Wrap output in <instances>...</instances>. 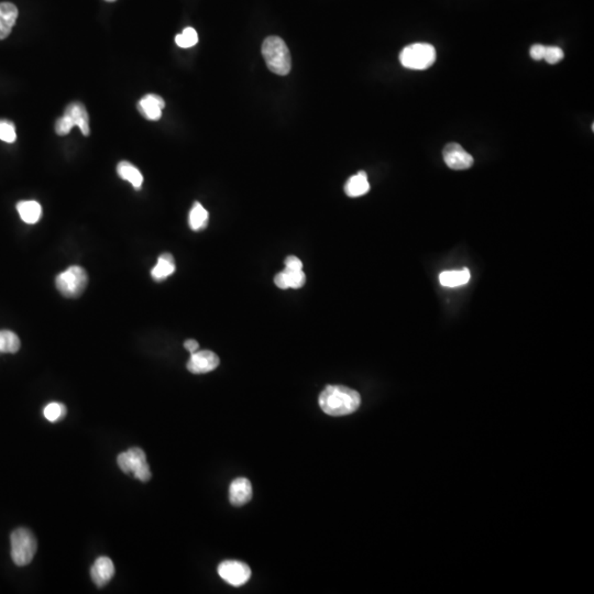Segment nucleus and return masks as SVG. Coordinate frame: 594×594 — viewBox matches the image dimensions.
<instances>
[{"label": "nucleus", "instance_id": "nucleus-24", "mask_svg": "<svg viewBox=\"0 0 594 594\" xmlns=\"http://www.w3.org/2000/svg\"><path fill=\"white\" fill-rule=\"evenodd\" d=\"M285 279H287V287L292 289H300L306 282V275L303 270H289L285 269L283 271Z\"/></svg>", "mask_w": 594, "mask_h": 594}, {"label": "nucleus", "instance_id": "nucleus-30", "mask_svg": "<svg viewBox=\"0 0 594 594\" xmlns=\"http://www.w3.org/2000/svg\"><path fill=\"white\" fill-rule=\"evenodd\" d=\"M274 283H275L276 287H279V289H289V287H287V279H285L283 271L280 272V273L276 274L275 278H274Z\"/></svg>", "mask_w": 594, "mask_h": 594}, {"label": "nucleus", "instance_id": "nucleus-4", "mask_svg": "<svg viewBox=\"0 0 594 594\" xmlns=\"http://www.w3.org/2000/svg\"><path fill=\"white\" fill-rule=\"evenodd\" d=\"M400 61L406 69H427L436 61V50L428 43H414L402 50Z\"/></svg>", "mask_w": 594, "mask_h": 594}, {"label": "nucleus", "instance_id": "nucleus-13", "mask_svg": "<svg viewBox=\"0 0 594 594\" xmlns=\"http://www.w3.org/2000/svg\"><path fill=\"white\" fill-rule=\"evenodd\" d=\"M131 461V473L138 480L148 482L151 479V470L146 462L144 451L140 448H131L127 451Z\"/></svg>", "mask_w": 594, "mask_h": 594}, {"label": "nucleus", "instance_id": "nucleus-18", "mask_svg": "<svg viewBox=\"0 0 594 594\" xmlns=\"http://www.w3.org/2000/svg\"><path fill=\"white\" fill-rule=\"evenodd\" d=\"M470 276L471 275L468 269H462L460 271H443L439 274V282L443 287L454 289L467 284L470 281Z\"/></svg>", "mask_w": 594, "mask_h": 594}, {"label": "nucleus", "instance_id": "nucleus-15", "mask_svg": "<svg viewBox=\"0 0 594 594\" xmlns=\"http://www.w3.org/2000/svg\"><path fill=\"white\" fill-rule=\"evenodd\" d=\"M370 191L369 180L366 172L361 171L356 176H351L345 185V192L349 197H360Z\"/></svg>", "mask_w": 594, "mask_h": 594}, {"label": "nucleus", "instance_id": "nucleus-20", "mask_svg": "<svg viewBox=\"0 0 594 594\" xmlns=\"http://www.w3.org/2000/svg\"><path fill=\"white\" fill-rule=\"evenodd\" d=\"M208 219H210V215L207 210L203 207L201 203H195L189 216V223L192 230L201 231L206 228Z\"/></svg>", "mask_w": 594, "mask_h": 594}, {"label": "nucleus", "instance_id": "nucleus-1", "mask_svg": "<svg viewBox=\"0 0 594 594\" xmlns=\"http://www.w3.org/2000/svg\"><path fill=\"white\" fill-rule=\"evenodd\" d=\"M319 406L330 416L353 414L360 407L361 396L357 391L342 385H328L319 396Z\"/></svg>", "mask_w": 594, "mask_h": 594}, {"label": "nucleus", "instance_id": "nucleus-32", "mask_svg": "<svg viewBox=\"0 0 594 594\" xmlns=\"http://www.w3.org/2000/svg\"><path fill=\"white\" fill-rule=\"evenodd\" d=\"M106 1H109V3H112V1H116V0H106Z\"/></svg>", "mask_w": 594, "mask_h": 594}, {"label": "nucleus", "instance_id": "nucleus-9", "mask_svg": "<svg viewBox=\"0 0 594 594\" xmlns=\"http://www.w3.org/2000/svg\"><path fill=\"white\" fill-rule=\"evenodd\" d=\"M165 107V101L162 97L155 94H148L141 99L138 103V109L140 114L146 119L157 121L162 117V110Z\"/></svg>", "mask_w": 594, "mask_h": 594}, {"label": "nucleus", "instance_id": "nucleus-12", "mask_svg": "<svg viewBox=\"0 0 594 594\" xmlns=\"http://www.w3.org/2000/svg\"><path fill=\"white\" fill-rule=\"evenodd\" d=\"M64 116L69 118V121L72 122L73 126L80 128L83 135H90V116H88L87 110L85 106L82 103L74 101L71 103L64 112Z\"/></svg>", "mask_w": 594, "mask_h": 594}, {"label": "nucleus", "instance_id": "nucleus-26", "mask_svg": "<svg viewBox=\"0 0 594 594\" xmlns=\"http://www.w3.org/2000/svg\"><path fill=\"white\" fill-rule=\"evenodd\" d=\"M565 53L558 46H546L545 49L544 60L547 63L557 64L563 59Z\"/></svg>", "mask_w": 594, "mask_h": 594}, {"label": "nucleus", "instance_id": "nucleus-6", "mask_svg": "<svg viewBox=\"0 0 594 594\" xmlns=\"http://www.w3.org/2000/svg\"><path fill=\"white\" fill-rule=\"evenodd\" d=\"M218 573L227 584L234 586H244L251 577L249 566L236 560H227L221 563L218 567Z\"/></svg>", "mask_w": 594, "mask_h": 594}, {"label": "nucleus", "instance_id": "nucleus-11", "mask_svg": "<svg viewBox=\"0 0 594 594\" xmlns=\"http://www.w3.org/2000/svg\"><path fill=\"white\" fill-rule=\"evenodd\" d=\"M114 575V566L108 557H99L90 569V576L99 588L106 586Z\"/></svg>", "mask_w": 594, "mask_h": 594}, {"label": "nucleus", "instance_id": "nucleus-27", "mask_svg": "<svg viewBox=\"0 0 594 594\" xmlns=\"http://www.w3.org/2000/svg\"><path fill=\"white\" fill-rule=\"evenodd\" d=\"M118 466L124 473H131V461L127 451L121 452L117 458Z\"/></svg>", "mask_w": 594, "mask_h": 594}, {"label": "nucleus", "instance_id": "nucleus-28", "mask_svg": "<svg viewBox=\"0 0 594 594\" xmlns=\"http://www.w3.org/2000/svg\"><path fill=\"white\" fill-rule=\"evenodd\" d=\"M285 269H289V270H303L302 261L298 257H294V255L287 257L285 259Z\"/></svg>", "mask_w": 594, "mask_h": 594}, {"label": "nucleus", "instance_id": "nucleus-31", "mask_svg": "<svg viewBox=\"0 0 594 594\" xmlns=\"http://www.w3.org/2000/svg\"><path fill=\"white\" fill-rule=\"evenodd\" d=\"M184 348L191 353H196L199 348L198 342L194 339L186 340Z\"/></svg>", "mask_w": 594, "mask_h": 594}, {"label": "nucleus", "instance_id": "nucleus-5", "mask_svg": "<svg viewBox=\"0 0 594 594\" xmlns=\"http://www.w3.org/2000/svg\"><path fill=\"white\" fill-rule=\"evenodd\" d=\"M56 289L67 298H77L85 291L88 284L86 271L80 266H69L56 276Z\"/></svg>", "mask_w": 594, "mask_h": 594}, {"label": "nucleus", "instance_id": "nucleus-29", "mask_svg": "<svg viewBox=\"0 0 594 594\" xmlns=\"http://www.w3.org/2000/svg\"><path fill=\"white\" fill-rule=\"evenodd\" d=\"M545 49H546V46H545V45H533V46H532L531 48L532 59L535 60V61H541V60H544Z\"/></svg>", "mask_w": 594, "mask_h": 594}, {"label": "nucleus", "instance_id": "nucleus-16", "mask_svg": "<svg viewBox=\"0 0 594 594\" xmlns=\"http://www.w3.org/2000/svg\"><path fill=\"white\" fill-rule=\"evenodd\" d=\"M176 272V261L171 253H162L160 255L157 266L151 271V275L155 281H163Z\"/></svg>", "mask_w": 594, "mask_h": 594}, {"label": "nucleus", "instance_id": "nucleus-8", "mask_svg": "<svg viewBox=\"0 0 594 594\" xmlns=\"http://www.w3.org/2000/svg\"><path fill=\"white\" fill-rule=\"evenodd\" d=\"M221 364L219 357L210 350H197L192 353L187 362V370L194 374H204L214 371Z\"/></svg>", "mask_w": 594, "mask_h": 594}, {"label": "nucleus", "instance_id": "nucleus-3", "mask_svg": "<svg viewBox=\"0 0 594 594\" xmlns=\"http://www.w3.org/2000/svg\"><path fill=\"white\" fill-rule=\"evenodd\" d=\"M11 558L19 567L31 563L37 552V544L35 535L27 528H17L10 536Z\"/></svg>", "mask_w": 594, "mask_h": 594}, {"label": "nucleus", "instance_id": "nucleus-17", "mask_svg": "<svg viewBox=\"0 0 594 594\" xmlns=\"http://www.w3.org/2000/svg\"><path fill=\"white\" fill-rule=\"evenodd\" d=\"M17 210L22 221L29 225H33L40 221L42 216V207L39 203L35 201H24V202L18 203L17 205Z\"/></svg>", "mask_w": 594, "mask_h": 594}, {"label": "nucleus", "instance_id": "nucleus-21", "mask_svg": "<svg viewBox=\"0 0 594 594\" xmlns=\"http://www.w3.org/2000/svg\"><path fill=\"white\" fill-rule=\"evenodd\" d=\"M20 339L11 330H0V353H16L20 349Z\"/></svg>", "mask_w": 594, "mask_h": 594}, {"label": "nucleus", "instance_id": "nucleus-2", "mask_svg": "<svg viewBox=\"0 0 594 594\" xmlns=\"http://www.w3.org/2000/svg\"><path fill=\"white\" fill-rule=\"evenodd\" d=\"M261 52L271 72L281 76H285L291 72V53L287 43L284 42L281 37H266L263 42Z\"/></svg>", "mask_w": 594, "mask_h": 594}, {"label": "nucleus", "instance_id": "nucleus-14", "mask_svg": "<svg viewBox=\"0 0 594 594\" xmlns=\"http://www.w3.org/2000/svg\"><path fill=\"white\" fill-rule=\"evenodd\" d=\"M18 9L11 3H0V40L10 35L16 24Z\"/></svg>", "mask_w": 594, "mask_h": 594}, {"label": "nucleus", "instance_id": "nucleus-19", "mask_svg": "<svg viewBox=\"0 0 594 594\" xmlns=\"http://www.w3.org/2000/svg\"><path fill=\"white\" fill-rule=\"evenodd\" d=\"M118 176L122 180H127L135 189H140L142 183H144V176L141 174L140 171L127 161H122L117 167Z\"/></svg>", "mask_w": 594, "mask_h": 594}, {"label": "nucleus", "instance_id": "nucleus-23", "mask_svg": "<svg viewBox=\"0 0 594 594\" xmlns=\"http://www.w3.org/2000/svg\"><path fill=\"white\" fill-rule=\"evenodd\" d=\"M176 42L182 49H189L196 45L198 42L196 30L193 29V28H186L182 33L176 35Z\"/></svg>", "mask_w": 594, "mask_h": 594}, {"label": "nucleus", "instance_id": "nucleus-7", "mask_svg": "<svg viewBox=\"0 0 594 594\" xmlns=\"http://www.w3.org/2000/svg\"><path fill=\"white\" fill-rule=\"evenodd\" d=\"M446 165L452 170H467L473 167L475 160L460 144H449L443 151Z\"/></svg>", "mask_w": 594, "mask_h": 594}, {"label": "nucleus", "instance_id": "nucleus-25", "mask_svg": "<svg viewBox=\"0 0 594 594\" xmlns=\"http://www.w3.org/2000/svg\"><path fill=\"white\" fill-rule=\"evenodd\" d=\"M16 128L9 120L0 119V140L7 144H14L16 141Z\"/></svg>", "mask_w": 594, "mask_h": 594}, {"label": "nucleus", "instance_id": "nucleus-10", "mask_svg": "<svg viewBox=\"0 0 594 594\" xmlns=\"http://www.w3.org/2000/svg\"><path fill=\"white\" fill-rule=\"evenodd\" d=\"M253 499V486L246 477H238L231 483L229 500L234 507H242Z\"/></svg>", "mask_w": 594, "mask_h": 594}, {"label": "nucleus", "instance_id": "nucleus-22", "mask_svg": "<svg viewBox=\"0 0 594 594\" xmlns=\"http://www.w3.org/2000/svg\"><path fill=\"white\" fill-rule=\"evenodd\" d=\"M67 413V409L65 405L62 403H56V402L48 404L43 409V415L51 423L60 422L65 417Z\"/></svg>", "mask_w": 594, "mask_h": 594}]
</instances>
